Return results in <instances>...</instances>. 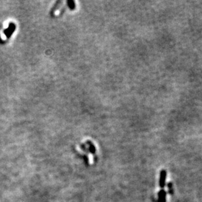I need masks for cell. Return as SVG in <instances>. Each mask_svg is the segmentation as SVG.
Instances as JSON below:
<instances>
[{"label":"cell","instance_id":"cell-1","mask_svg":"<svg viewBox=\"0 0 202 202\" xmlns=\"http://www.w3.org/2000/svg\"><path fill=\"white\" fill-rule=\"evenodd\" d=\"M167 173L165 170H162L160 171V188H163L165 187L166 185V179Z\"/></svg>","mask_w":202,"mask_h":202},{"label":"cell","instance_id":"cell-2","mask_svg":"<svg viewBox=\"0 0 202 202\" xmlns=\"http://www.w3.org/2000/svg\"><path fill=\"white\" fill-rule=\"evenodd\" d=\"M166 192L164 190H161L158 193V202H166Z\"/></svg>","mask_w":202,"mask_h":202},{"label":"cell","instance_id":"cell-3","mask_svg":"<svg viewBox=\"0 0 202 202\" xmlns=\"http://www.w3.org/2000/svg\"><path fill=\"white\" fill-rule=\"evenodd\" d=\"M168 188H169V194H171V195H172L173 194V185H172V183L171 182L168 183Z\"/></svg>","mask_w":202,"mask_h":202}]
</instances>
